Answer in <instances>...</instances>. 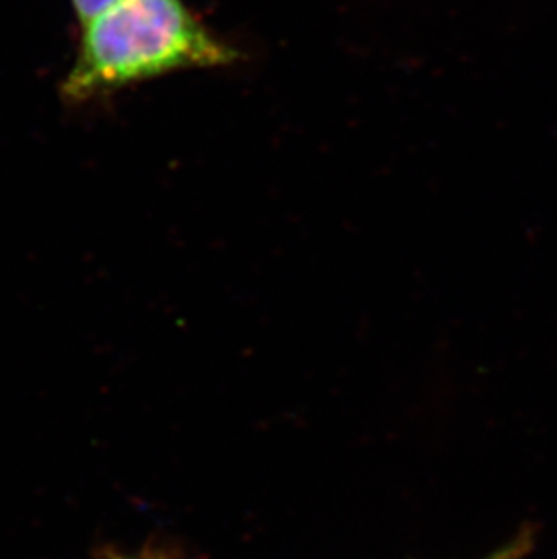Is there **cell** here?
Segmentation results:
<instances>
[{
    "mask_svg": "<svg viewBox=\"0 0 557 559\" xmlns=\"http://www.w3.org/2000/svg\"><path fill=\"white\" fill-rule=\"evenodd\" d=\"M536 545V534L531 528H523L520 534H515L509 544H505L501 549L493 550L490 555L482 559H525L531 555Z\"/></svg>",
    "mask_w": 557,
    "mask_h": 559,
    "instance_id": "obj_2",
    "label": "cell"
},
{
    "mask_svg": "<svg viewBox=\"0 0 557 559\" xmlns=\"http://www.w3.org/2000/svg\"><path fill=\"white\" fill-rule=\"evenodd\" d=\"M69 2H71V8H73L79 22H84L107 5L112 4L115 0H69Z\"/></svg>",
    "mask_w": 557,
    "mask_h": 559,
    "instance_id": "obj_3",
    "label": "cell"
},
{
    "mask_svg": "<svg viewBox=\"0 0 557 559\" xmlns=\"http://www.w3.org/2000/svg\"><path fill=\"white\" fill-rule=\"evenodd\" d=\"M237 60V49L214 35L185 0H115L80 22L60 95L80 106L147 80L228 68Z\"/></svg>",
    "mask_w": 557,
    "mask_h": 559,
    "instance_id": "obj_1",
    "label": "cell"
}]
</instances>
